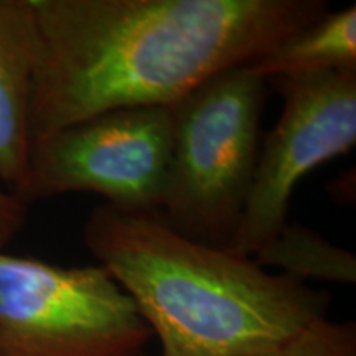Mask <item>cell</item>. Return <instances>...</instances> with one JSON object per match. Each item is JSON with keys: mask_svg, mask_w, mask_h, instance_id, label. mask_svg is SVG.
<instances>
[{"mask_svg": "<svg viewBox=\"0 0 356 356\" xmlns=\"http://www.w3.org/2000/svg\"><path fill=\"white\" fill-rule=\"evenodd\" d=\"M32 2V142L106 111L170 108L330 12L327 0Z\"/></svg>", "mask_w": 356, "mask_h": 356, "instance_id": "cell-1", "label": "cell"}, {"mask_svg": "<svg viewBox=\"0 0 356 356\" xmlns=\"http://www.w3.org/2000/svg\"><path fill=\"white\" fill-rule=\"evenodd\" d=\"M84 246L131 297L162 356H252L327 317L330 293L170 228L159 211L102 203Z\"/></svg>", "mask_w": 356, "mask_h": 356, "instance_id": "cell-2", "label": "cell"}, {"mask_svg": "<svg viewBox=\"0 0 356 356\" xmlns=\"http://www.w3.org/2000/svg\"><path fill=\"white\" fill-rule=\"evenodd\" d=\"M267 83L236 66L170 106L173 140L159 215L193 241L228 248L261 149Z\"/></svg>", "mask_w": 356, "mask_h": 356, "instance_id": "cell-3", "label": "cell"}, {"mask_svg": "<svg viewBox=\"0 0 356 356\" xmlns=\"http://www.w3.org/2000/svg\"><path fill=\"white\" fill-rule=\"evenodd\" d=\"M152 338L102 266L0 251V356H136Z\"/></svg>", "mask_w": 356, "mask_h": 356, "instance_id": "cell-4", "label": "cell"}, {"mask_svg": "<svg viewBox=\"0 0 356 356\" xmlns=\"http://www.w3.org/2000/svg\"><path fill=\"white\" fill-rule=\"evenodd\" d=\"M173 140L167 106L99 113L32 142L15 197L30 203L95 193L124 210L159 211Z\"/></svg>", "mask_w": 356, "mask_h": 356, "instance_id": "cell-5", "label": "cell"}, {"mask_svg": "<svg viewBox=\"0 0 356 356\" xmlns=\"http://www.w3.org/2000/svg\"><path fill=\"white\" fill-rule=\"evenodd\" d=\"M282 111L261 142L252 184L231 252L252 257L287 222L302 178L356 144V68L275 79Z\"/></svg>", "mask_w": 356, "mask_h": 356, "instance_id": "cell-6", "label": "cell"}, {"mask_svg": "<svg viewBox=\"0 0 356 356\" xmlns=\"http://www.w3.org/2000/svg\"><path fill=\"white\" fill-rule=\"evenodd\" d=\"M38 26L32 0H0V180L17 193L32 147L30 101Z\"/></svg>", "mask_w": 356, "mask_h": 356, "instance_id": "cell-7", "label": "cell"}, {"mask_svg": "<svg viewBox=\"0 0 356 356\" xmlns=\"http://www.w3.org/2000/svg\"><path fill=\"white\" fill-rule=\"evenodd\" d=\"M248 68L266 83L356 68V6L327 12L289 35Z\"/></svg>", "mask_w": 356, "mask_h": 356, "instance_id": "cell-8", "label": "cell"}, {"mask_svg": "<svg viewBox=\"0 0 356 356\" xmlns=\"http://www.w3.org/2000/svg\"><path fill=\"white\" fill-rule=\"evenodd\" d=\"M264 269H279V274L305 282L355 284L356 256L348 249L328 241L318 231L297 222H286L252 256Z\"/></svg>", "mask_w": 356, "mask_h": 356, "instance_id": "cell-9", "label": "cell"}, {"mask_svg": "<svg viewBox=\"0 0 356 356\" xmlns=\"http://www.w3.org/2000/svg\"><path fill=\"white\" fill-rule=\"evenodd\" d=\"M252 356H356V325L315 320L274 348Z\"/></svg>", "mask_w": 356, "mask_h": 356, "instance_id": "cell-10", "label": "cell"}, {"mask_svg": "<svg viewBox=\"0 0 356 356\" xmlns=\"http://www.w3.org/2000/svg\"><path fill=\"white\" fill-rule=\"evenodd\" d=\"M26 222V204L12 191L0 188V251L22 233Z\"/></svg>", "mask_w": 356, "mask_h": 356, "instance_id": "cell-11", "label": "cell"}, {"mask_svg": "<svg viewBox=\"0 0 356 356\" xmlns=\"http://www.w3.org/2000/svg\"><path fill=\"white\" fill-rule=\"evenodd\" d=\"M328 193L337 203H355V172H346L335 178L333 184L328 186Z\"/></svg>", "mask_w": 356, "mask_h": 356, "instance_id": "cell-12", "label": "cell"}, {"mask_svg": "<svg viewBox=\"0 0 356 356\" xmlns=\"http://www.w3.org/2000/svg\"><path fill=\"white\" fill-rule=\"evenodd\" d=\"M136 356H147V355H144V353H140V355H136Z\"/></svg>", "mask_w": 356, "mask_h": 356, "instance_id": "cell-13", "label": "cell"}]
</instances>
